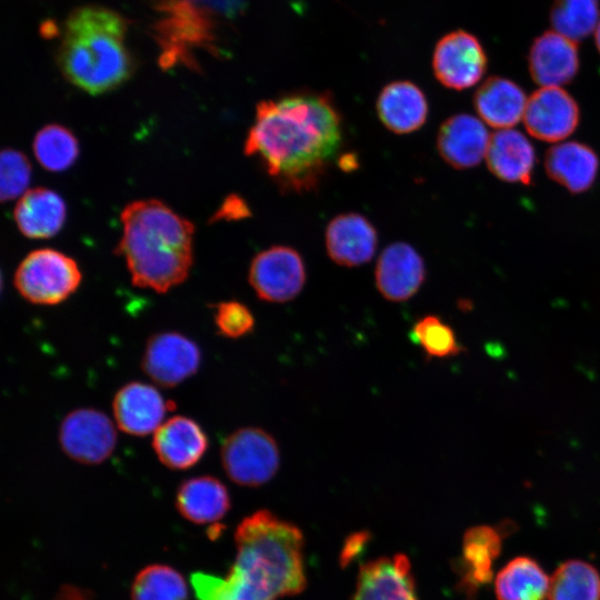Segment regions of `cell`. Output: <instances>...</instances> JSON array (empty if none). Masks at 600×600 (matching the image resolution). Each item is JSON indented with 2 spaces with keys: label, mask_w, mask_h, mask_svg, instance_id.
<instances>
[{
  "label": "cell",
  "mask_w": 600,
  "mask_h": 600,
  "mask_svg": "<svg viewBox=\"0 0 600 600\" xmlns=\"http://www.w3.org/2000/svg\"><path fill=\"white\" fill-rule=\"evenodd\" d=\"M344 139L342 114L328 91L296 90L262 100L246 141L280 191L316 190L340 158Z\"/></svg>",
  "instance_id": "1"
},
{
  "label": "cell",
  "mask_w": 600,
  "mask_h": 600,
  "mask_svg": "<svg viewBox=\"0 0 600 600\" xmlns=\"http://www.w3.org/2000/svg\"><path fill=\"white\" fill-rule=\"evenodd\" d=\"M237 554L224 578L191 574L198 600H278L306 584L303 536L268 510L244 518L234 533Z\"/></svg>",
  "instance_id": "2"
},
{
  "label": "cell",
  "mask_w": 600,
  "mask_h": 600,
  "mask_svg": "<svg viewBox=\"0 0 600 600\" xmlns=\"http://www.w3.org/2000/svg\"><path fill=\"white\" fill-rule=\"evenodd\" d=\"M121 222L117 253L134 286L162 293L186 280L192 264L191 222L158 200L129 203Z\"/></svg>",
  "instance_id": "3"
},
{
  "label": "cell",
  "mask_w": 600,
  "mask_h": 600,
  "mask_svg": "<svg viewBox=\"0 0 600 600\" xmlns=\"http://www.w3.org/2000/svg\"><path fill=\"white\" fill-rule=\"evenodd\" d=\"M127 31L124 18L111 9L84 6L73 10L64 21L58 50L63 76L92 94L123 83L133 69Z\"/></svg>",
  "instance_id": "4"
},
{
  "label": "cell",
  "mask_w": 600,
  "mask_h": 600,
  "mask_svg": "<svg viewBox=\"0 0 600 600\" xmlns=\"http://www.w3.org/2000/svg\"><path fill=\"white\" fill-rule=\"evenodd\" d=\"M19 293L34 304L52 306L69 298L81 282L77 262L54 249L30 252L13 279Z\"/></svg>",
  "instance_id": "5"
},
{
  "label": "cell",
  "mask_w": 600,
  "mask_h": 600,
  "mask_svg": "<svg viewBox=\"0 0 600 600\" xmlns=\"http://www.w3.org/2000/svg\"><path fill=\"white\" fill-rule=\"evenodd\" d=\"M221 462L227 476L234 483L259 487L277 473L280 451L270 433L257 427H244L224 439Z\"/></svg>",
  "instance_id": "6"
},
{
  "label": "cell",
  "mask_w": 600,
  "mask_h": 600,
  "mask_svg": "<svg viewBox=\"0 0 600 600\" xmlns=\"http://www.w3.org/2000/svg\"><path fill=\"white\" fill-rule=\"evenodd\" d=\"M307 270L301 254L289 246H271L254 256L249 268V283L259 299L283 303L303 289Z\"/></svg>",
  "instance_id": "7"
},
{
  "label": "cell",
  "mask_w": 600,
  "mask_h": 600,
  "mask_svg": "<svg viewBox=\"0 0 600 600\" xmlns=\"http://www.w3.org/2000/svg\"><path fill=\"white\" fill-rule=\"evenodd\" d=\"M63 452L83 464H98L108 459L117 444L113 422L102 411L79 408L69 412L59 427Z\"/></svg>",
  "instance_id": "8"
},
{
  "label": "cell",
  "mask_w": 600,
  "mask_h": 600,
  "mask_svg": "<svg viewBox=\"0 0 600 600\" xmlns=\"http://www.w3.org/2000/svg\"><path fill=\"white\" fill-rule=\"evenodd\" d=\"M486 51L473 34L456 30L444 34L436 44L432 70L446 88L464 90L477 84L486 73Z\"/></svg>",
  "instance_id": "9"
},
{
  "label": "cell",
  "mask_w": 600,
  "mask_h": 600,
  "mask_svg": "<svg viewBox=\"0 0 600 600\" xmlns=\"http://www.w3.org/2000/svg\"><path fill=\"white\" fill-rule=\"evenodd\" d=\"M201 353L198 346L179 332H159L149 338L142 370L153 382L172 388L196 373Z\"/></svg>",
  "instance_id": "10"
},
{
  "label": "cell",
  "mask_w": 600,
  "mask_h": 600,
  "mask_svg": "<svg viewBox=\"0 0 600 600\" xmlns=\"http://www.w3.org/2000/svg\"><path fill=\"white\" fill-rule=\"evenodd\" d=\"M580 122L574 98L560 87H541L527 101L523 123L533 138L558 142L571 136Z\"/></svg>",
  "instance_id": "11"
},
{
  "label": "cell",
  "mask_w": 600,
  "mask_h": 600,
  "mask_svg": "<svg viewBox=\"0 0 600 600\" xmlns=\"http://www.w3.org/2000/svg\"><path fill=\"white\" fill-rule=\"evenodd\" d=\"M424 280V261L411 244L393 242L380 253L374 282L384 299L392 302L409 300L419 291Z\"/></svg>",
  "instance_id": "12"
},
{
  "label": "cell",
  "mask_w": 600,
  "mask_h": 600,
  "mask_svg": "<svg viewBox=\"0 0 600 600\" xmlns=\"http://www.w3.org/2000/svg\"><path fill=\"white\" fill-rule=\"evenodd\" d=\"M324 244L333 262L343 267H358L374 256L378 232L364 216L344 212L329 221L324 231Z\"/></svg>",
  "instance_id": "13"
},
{
  "label": "cell",
  "mask_w": 600,
  "mask_h": 600,
  "mask_svg": "<svg viewBox=\"0 0 600 600\" xmlns=\"http://www.w3.org/2000/svg\"><path fill=\"white\" fill-rule=\"evenodd\" d=\"M490 136L483 122L469 113L447 118L437 133V150L443 161L464 170L486 159Z\"/></svg>",
  "instance_id": "14"
},
{
  "label": "cell",
  "mask_w": 600,
  "mask_h": 600,
  "mask_svg": "<svg viewBox=\"0 0 600 600\" xmlns=\"http://www.w3.org/2000/svg\"><path fill=\"white\" fill-rule=\"evenodd\" d=\"M171 404L154 387L132 381L117 391L112 411L119 429L132 436H147L164 422Z\"/></svg>",
  "instance_id": "15"
},
{
  "label": "cell",
  "mask_w": 600,
  "mask_h": 600,
  "mask_svg": "<svg viewBox=\"0 0 600 600\" xmlns=\"http://www.w3.org/2000/svg\"><path fill=\"white\" fill-rule=\"evenodd\" d=\"M352 600H418L408 557L396 554L362 564Z\"/></svg>",
  "instance_id": "16"
},
{
  "label": "cell",
  "mask_w": 600,
  "mask_h": 600,
  "mask_svg": "<svg viewBox=\"0 0 600 600\" xmlns=\"http://www.w3.org/2000/svg\"><path fill=\"white\" fill-rule=\"evenodd\" d=\"M576 42L556 31H546L534 39L528 54L532 80L542 87H560L571 82L579 71Z\"/></svg>",
  "instance_id": "17"
},
{
  "label": "cell",
  "mask_w": 600,
  "mask_h": 600,
  "mask_svg": "<svg viewBox=\"0 0 600 600\" xmlns=\"http://www.w3.org/2000/svg\"><path fill=\"white\" fill-rule=\"evenodd\" d=\"M152 448L162 464L184 470L202 458L208 449V438L198 422L174 416L153 432Z\"/></svg>",
  "instance_id": "18"
},
{
  "label": "cell",
  "mask_w": 600,
  "mask_h": 600,
  "mask_svg": "<svg viewBox=\"0 0 600 600\" xmlns=\"http://www.w3.org/2000/svg\"><path fill=\"white\" fill-rule=\"evenodd\" d=\"M376 109L381 123L397 134L419 130L429 113L423 91L408 80H397L384 86L377 98Z\"/></svg>",
  "instance_id": "19"
},
{
  "label": "cell",
  "mask_w": 600,
  "mask_h": 600,
  "mask_svg": "<svg viewBox=\"0 0 600 600\" xmlns=\"http://www.w3.org/2000/svg\"><path fill=\"white\" fill-rule=\"evenodd\" d=\"M501 546V537L492 527L477 526L466 531L462 554L456 567L459 586L468 599L491 581L493 562L500 554Z\"/></svg>",
  "instance_id": "20"
},
{
  "label": "cell",
  "mask_w": 600,
  "mask_h": 600,
  "mask_svg": "<svg viewBox=\"0 0 600 600\" xmlns=\"http://www.w3.org/2000/svg\"><path fill=\"white\" fill-rule=\"evenodd\" d=\"M544 168L551 180L578 194L593 186L599 171V158L588 144L567 141L548 149Z\"/></svg>",
  "instance_id": "21"
},
{
  "label": "cell",
  "mask_w": 600,
  "mask_h": 600,
  "mask_svg": "<svg viewBox=\"0 0 600 600\" xmlns=\"http://www.w3.org/2000/svg\"><path fill=\"white\" fill-rule=\"evenodd\" d=\"M486 161L490 172L510 183L529 184L536 164L534 148L514 129H501L490 137Z\"/></svg>",
  "instance_id": "22"
},
{
  "label": "cell",
  "mask_w": 600,
  "mask_h": 600,
  "mask_svg": "<svg viewBox=\"0 0 600 600\" xmlns=\"http://www.w3.org/2000/svg\"><path fill=\"white\" fill-rule=\"evenodd\" d=\"M527 97L516 82L499 76L489 77L473 96L474 109L487 124L509 129L523 117Z\"/></svg>",
  "instance_id": "23"
},
{
  "label": "cell",
  "mask_w": 600,
  "mask_h": 600,
  "mask_svg": "<svg viewBox=\"0 0 600 600\" xmlns=\"http://www.w3.org/2000/svg\"><path fill=\"white\" fill-rule=\"evenodd\" d=\"M66 212L64 201L57 192L37 188L20 197L14 209V220L26 237L44 239L59 232Z\"/></svg>",
  "instance_id": "24"
},
{
  "label": "cell",
  "mask_w": 600,
  "mask_h": 600,
  "mask_svg": "<svg viewBox=\"0 0 600 600\" xmlns=\"http://www.w3.org/2000/svg\"><path fill=\"white\" fill-rule=\"evenodd\" d=\"M176 504L183 518L204 524L224 517L230 508V498L227 488L217 478L200 476L180 484Z\"/></svg>",
  "instance_id": "25"
},
{
  "label": "cell",
  "mask_w": 600,
  "mask_h": 600,
  "mask_svg": "<svg viewBox=\"0 0 600 600\" xmlns=\"http://www.w3.org/2000/svg\"><path fill=\"white\" fill-rule=\"evenodd\" d=\"M550 580L540 564L529 557H517L497 574L494 591L498 600H543Z\"/></svg>",
  "instance_id": "26"
},
{
  "label": "cell",
  "mask_w": 600,
  "mask_h": 600,
  "mask_svg": "<svg viewBox=\"0 0 600 600\" xmlns=\"http://www.w3.org/2000/svg\"><path fill=\"white\" fill-rule=\"evenodd\" d=\"M548 600H600V573L588 562L568 560L553 572Z\"/></svg>",
  "instance_id": "27"
},
{
  "label": "cell",
  "mask_w": 600,
  "mask_h": 600,
  "mask_svg": "<svg viewBox=\"0 0 600 600\" xmlns=\"http://www.w3.org/2000/svg\"><path fill=\"white\" fill-rule=\"evenodd\" d=\"M598 0H554L550 11L553 31L578 42L599 24Z\"/></svg>",
  "instance_id": "28"
},
{
  "label": "cell",
  "mask_w": 600,
  "mask_h": 600,
  "mask_svg": "<svg viewBox=\"0 0 600 600\" xmlns=\"http://www.w3.org/2000/svg\"><path fill=\"white\" fill-rule=\"evenodd\" d=\"M188 589L181 573L169 566L150 564L134 578L131 600H187Z\"/></svg>",
  "instance_id": "29"
},
{
  "label": "cell",
  "mask_w": 600,
  "mask_h": 600,
  "mask_svg": "<svg viewBox=\"0 0 600 600\" xmlns=\"http://www.w3.org/2000/svg\"><path fill=\"white\" fill-rule=\"evenodd\" d=\"M33 151L43 168L59 172L76 161L79 154V144L76 137L67 128L49 124L36 134Z\"/></svg>",
  "instance_id": "30"
},
{
  "label": "cell",
  "mask_w": 600,
  "mask_h": 600,
  "mask_svg": "<svg viewBox=\"0 0 600 600\" xmlns=\"http://www.w3.org/2000/svg\"><path fill=\"white\" fill-rule=\"evenodd\" d=\"M412 336L430 358L454 357L462 350L453 329L434 314L419 319Z\"/></svg>",
  "instance_id": "31"
},
{
  "label": "cell",
  "mask_w": 600,
  "mask_h": 600,
  "mask_svg": "<svg viewBox=\"0 0 600 600\" xmlns=\"http://www.w3.org/2000/svg\"><path fill=\"white\" fill-rule=\"evenodd\" d=\"M30 177L31 167L28 158L14 149H4L0 158L1 200L8 201L24 194Z\"/></svg>",
  "instance_id": "32"
},
{
  "label": "cell",
  "mask_w": 600,
  "mask_h": 600,
  "mask_svg": "<svg viewBox=\"0 0 600 600\" xmlns=\"http://www.w3.org/2000/svg\"><path fill=\"white\" fill-rule=\"evenodd\" d=\"M213 319L219 333L231 339L248 334L254 327L250 309L234 300L218 303Z\"/></svg>",
  "instance_id": "33"
},
{
  "label": "cell",
  "mask_w": 600,
  "mask_h": 600,
  "mask_svg": "<svg viewBox=\"0 0 600 600\" xmlns=\"http://www.w3.org/2000/svg\"><path fill=\"white\" fill-rule=\"evenodd\" d=\"M249 210L247 204L236 196H230L224 200L221 208L218 210L214 216L216 219H240L242 217H248Z\"/></svg>",
  "instance_id": "34"
},
{
  "label": "cell",
  "mask_w": 600,
  "mask_h": 600,
  "mask_svg": "<svg viewBox=\"0 0 600 600\" xmlns=\"http://www.w3.org/2000/svg\"><path fill=\"white\" fill-rule=\"evenodd\" d=\"M366 540V533H356L349 537L341 554L342 564L349 563L362 550Z\"/></svg>",
  "instance_id": "35"
},
{
  "label": "cell",
  "mask_w": 600,
  "mask_h": 600,
  "mask_svg": "<svg viewBox=\"0 0 600 600\" xmlns=\"http://www.w3.org/2000/svg\"><path fill=\"white\" fill-rule=\"evenodd\" d=\"M596 44H597V48L600 52V21H599V24L596 29Z\"/></svg>",
  "instance_id": "36"
}]
</instances>
